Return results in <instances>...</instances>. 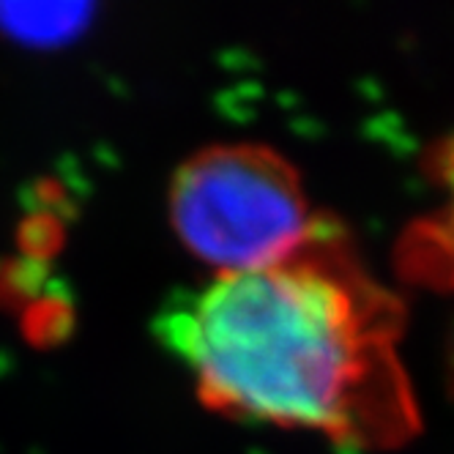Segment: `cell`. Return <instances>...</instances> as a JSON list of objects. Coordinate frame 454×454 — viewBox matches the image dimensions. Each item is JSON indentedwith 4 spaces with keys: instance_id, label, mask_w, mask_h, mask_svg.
<instances>
[{
    "instance_id": "277c9868",
    "label": "cell",
    "mask_w": 454,
    "mask_h": 454,
    "mask_svg": "<svg viewBox=\"0 0 454 454\" xmlns=\"http://www.w3.org/2000/svg\"><path fill=\"white\" fill-rule=\"evenodd\" d=\"M88 4H0V34L20 44L72 42L93 17Z\"/></svg>"
},
{
    "instance_id": "6da1fadb",
    "label": "cell",
    "mask_w": 454,
    "mask_h": 454,
    "mask_svg": "<svg viewBox=\"0 0 454 454\" xmlns=\"http://www.w3.org/2000/svg\"><path fill=\"white\" fill-rule=\"evenodd\" d=\"M403 332L405 304L332 219L279 263L214 277L161 323L206 408L353 449L421 430Z\"/></svg>"
},
{
    "instance_id": "7a4b0ae2",
    "label": "cell",
    "mask_w": 454,
    "mask_h": 454,
    "mask_svg": "<svg viewBox=\"0 0 454 454\" xmlns=\"http://www.w3.org/2000/svg\"><path fill=\"white\" fill-rule=\"evenodd\" d=\"M170 227L214 277L299 252L323 222L299 168L266 143H214L186 156L168 186Z\"/></svg>"
},
{
    "instance_id": "3957f363",
    "label": "cell",
    "mask_w": 454,
    "mask_h": 454,
    "mask_svg": "<svg viewBox=\"0 0 454 454\" xmlns=\"http://www.w3.org/2000/svg\"><path fill=\"white\" fill-rule=\"evenodd\" d=\"M427 176L441 200L430 214L405 227L397 263L408 282L454 294V132L427 153Z\"/></svg>"
}]
</instances>
